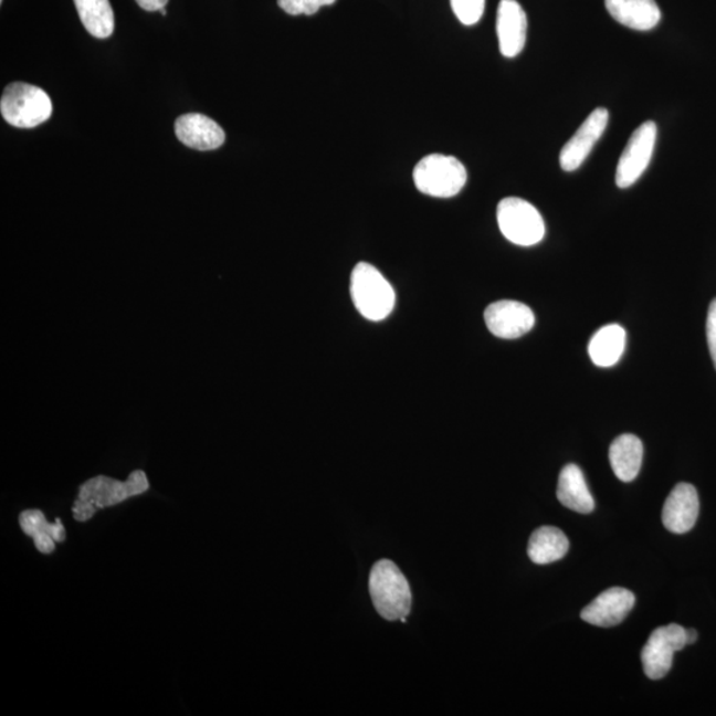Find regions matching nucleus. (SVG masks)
I'll return each mask as SVG.
<instances>
[{
    "label": "nucleus",
    "mask_w": 716,
    "mask_h": 716,
    "mask_svg": "<svg viewBox=\"0 0 716 716\" xmlns=\"http://www.w3.org/2000/svg\"><path fill=\"white\" fill-rule=\"evenodd\" d=\"M699 496L693 484L680 483L667 496L662 510L663 526L673 534H686L698 520Z\"/></svg>",
    "instance_id": "nucleus-13"
},
{
    "label": "nucleus",
    "mask_w": 716,
    "mask_h": 716,
    "mask_svg": "<svg viewBox=\"0 0 716 716\" xmlns=\"http://www.w3.org/2000/svg\"><path fill=\"white\" fill-rule=\"evenodd\" d=\"M176 135L183 145L196 150H214L224 143V130L214 119L199 113H189L178 117Z\"/></svg>",
    "instance_id": "nucleus-14"
},
{
    "label": "nucleus",
    "mask_w": 716,
    "mask_h": 716,
    "mask_svg": "<svg viewBox=\"0 0 716 716\" xmlns=\"http://www.w3.org/2000/svg\"><path fill=\"white\" fill-rule=\"evenodd\" d=\"M608 122L609 112L606 108H597L590 113L560 151V166L564 171H575L586 162L590 151L606 131Z\"/></svg>",
    "instance_id": "nucleus-10"
},
{
    "label": "nucleus",
    "mask_w": 716,
    "mask_h": 716,
    "mask_svg": "<svg viewBox=\"0 0 716 716\" xmlns=\"http://www.w3.org/2000/svg\"><path fill=\"white\" fill-rule=\"evenodd\" d=\"M455 17L464 25H474L483 17L486 0H451Z\"/></svg>",
    "instance_id": "nucleus-22"
},
{
    "label": "nucleus",
    "mask_w": 716,
    "mask_h": 716,
    "mask_svg": "<svg viewBox=\"0 0 716 716\" xmlns=\"http://www.w3.org/2000/svg\"><path fill=\"white\" fill-rule=\"evenodd\" d=\"M484 322L494 336L514 340L534 328L535 315L526 304L501 301L489 304L484 310Z\"/></svg>",
    "instance_id": "nucleus-9"
},
{
    "label": "nucleus",
    "mask_w": 716,
    "mask_h": 716,
    "mask_svg": "<svg viewBox=\"0 0 716 716\" xmlns=\"http://www.w3.org/2000/svg\"><path fill=\"white\" fill-rule=\"evenodd\" d=\"M136 2L145 11H159L165 9L169 0H136Z\"/></svg>",
    "instance_id": "nucleus-26"
},
{
    "label": "nucleus",
    "mask_w": 716,
    "mask_h": 716,
    "mask_svg": "<svg viewBox=\"0 0 716 716\" xmlns=\"http://www.w3.org/2000/svg\"><path fill=\"white\" fill-rule=\"evenodd\" d=\"M0 112L17 128L31 129L43 124L52 115V103L49 95L35 85L12 83L6 86L0 99Z\"/></svg>",
    "instance_id": "nucleus-4"
},
{
    "label": "nucleus",
    "mask_w": 716,
    "mask_h": 716,
    "mask_svg": "<svg viewBox=\"0 0 716 716\" xmlns=\"http://www.w3.org/2000/svg\"><path fill=\"white\" fill-rule=\"evenodd\" d=\"M659 128L654 122L643 123L633 131L626 148L617 166L615 183L620 189H628L633 186L652 161Z\"/></svg>",
    "instance_id": "nucleus-8"
},
{
    "label": "nucleus",
    "mask_w": 716,
    "mask_h": 716,
    "mask_svg": "<svg viewBox=\"0 0 716 716\" xmlns=\"http://www.w3.org/2000/svg\"><path fill=\"white\" fill-rule=\"evenodd\" d=\"M686 646V629L678 623L655 629L642 649L643 673L650 680H662L672 668L674 653Z\"/></svg>",
    "instance_id": "nucleus-7"
},
{
    "label": "nucleus",
    "mask_w": 716,
    "mask_h": 716,
    "mask_svg": "<svg viewBox=\"0 0 716 716\" xmlns=\"http://www.w3.org/2000/svg\"><path fill=\"white\" fill-rule=\"evenodd\" d=\"M80 20L85 30L97 39L109 38L115 31V15H113L109 0H73Z\"/></svg>",
    "instance_id": "nucleus-21"
},
{
    "label": "nucleus",
    "mask_w": 716,
    "mask_h": 716,
    "mask_svg": "<svg viewBox=\"0 0 716 716\" xmlns=\"http://www.w3.org/2000/svg\"><path fill=\"white\" fill-rule=\"evenodd\" d=\"M626 331L620 325L610 324L596 331L588 351L597 367L610 368L620 361L625 350Z\"/></svg>",
    "instance_id": "nucleus-19"
},
{
    "label": "nucleus",
    "mask_w": 716,
    "mask_h": 716,
    "mask_svg": "<svg viewBox=\"0 0 716 716\" xmlns=\"http://www.w3.org/2000/svg\"><path fill=\"white\" fill-rule=\"evenodd\" d=\"M698 632L695 629H686V642L687 645H693V643L698 640Z\"/></svg>",
    "instance_id": "nucleus-27"
},
{
    "label": "nucleus",
    "mask_w": 716,
    "mask_h": 716,
    "mask_svg": "<svg viewBox=\"0 0 716 716\" xmlns=\"http://www.w3.org/2000/svg\"><path fill=\"white\" fill-rule=\"evenodd\" d=\"M556 494L564 507L579 514L593 513V496L590 494L582 471L576 464H567L561 470Z\"/></svg>",
    "instance_id": "nucleus-16"
},
{
    "label": "nucleus",
    "mask_w": 716,
    "mask_h": 716,
    "mask_svg": "<svg viewBox=\"0 0 716 716\" xmlns=\"http://www.w3.org/2000/svg\"><path fill=\"white\" fill-rule=\"evenodd\" d=\"M371 600L385 620L407 622L411 609V590L407 577L393 561L380 560L369 577Z\"/></svg>",
    "instance_id": "nucleus-1"
},
{
    "label": "nucleus",
    "mask_w": 716,
    "mask_h": 716,
    "mask_svg": "<svg viewBox=\"0 0 716 716\" xmlns=\"http://www.w3.org/2000/svg\"><path fill=\"white\" fill-rule=\"evenodd\" d=\"M607 10L615 22L635 31H650L661 22L655 0H606Z\"/></svg>",
    "instance_id": "nucleus-15"
},
{
    "label": "nucleus",
    "mask_w": 716,
    "mask_h": 716,
    "mask_svg": "<svg viewBox=\"0 0 716 716\" xmlns=\"http://www.w3.org/2000/svg\"><path fill=\"white\" fill-rule=\"evenodd\" d=\"M417 189L435 198L460 194L467 182V170L460 159L444 155H429L413 171Z\"/></svg>",
    "instance_id": "nucleus-3"
},
{
    "label": "nucleus",
    "mask_w": 716,
    "mask_h": 716,
    "mask_svg": "<svg viewBox=\"0 0 716 716\" xmlns=\"http://www.w3.org/2000/svg\"><path fill=\"white\" fill-rule=\"evenodd\" d=\"M0 2H3V0H0Z\"/></svg>",
    "instance_id": "nucleus-29"
},
{
    "label": "nucleus",
    "mask_w": 716,
    "mask_h": 716,
    "mask_svg": "<svg viewBox=\"0 0 716 716\" xmlns=\"http://www.w3.org/2000/svg\"><path fill=\"white\" fill-rule=\"evenodd\" d=\"M148 489L149 481L145 471L136 470L129 474L125 482L105 475L91 477L80 486L77 499L92 504L98 509L116 506V504L123 503L131 496L141 495Z\"/></svg>",
    "instance_id": "nucleus-6"
},
{
    "label": "nucleus",
    "mask_w": 716,
    "mask_h": 716,
    "mask_svg": "<svg viewBox=\"0 0 716 716\" xmlns=\"http://www.w3.org/2000/svg\"><path fill=\"white\" fill-rule=\"evenodd\" d=\"M336 0H277L278 7L289 15H314L324 6L334 4Z\"/></svg>",
    "instance_id": "nucleus-23"
},
{
    "label": "nucleus",
    "mask_w": 716,
    "mask_h": 716,
    "mask_svg": "<svg viewBox=\"0 0 716 716\" xmlns=\"http://www.w3.org/2000/svg\"><path fill=\"white\" fill-rule=\"evenodd\" d=\"M643 444L639 436L622 434L609 449V461L613 473L622 482H632L642 466Z\"/></svg>",
    "instance_id": "nucleus-17"
},
{
    "label": "nucleus",
    "mask_w": 716,
    "mask_h": 716,
    "mask_svg": "<svg viewBox=\"0 0 716 716\" xmlns=\"http://www.w3.org/2000/svg\"><path fill=\"white\" fill-rule=\"evenodd\" d=\"M527 30V13L520 3L516 0H501L497 7L496 32L504 57L519 55L526 45Z\"/></svg>",
    "instance_id": "nucleus-12"
},
{
    "label": "nucleus",
    "mask_w": 716,
    "mask_h": 716,
    "mask_svg": "<svg viewBox=\"0 0 716 716\" xmlns=\"http://www.w3.org/2000/svg\"><path fill=\"white\" fill-rule=\"evenodd\" d=\"M496 217L504 238L522 248L540 243L546 235V224L540 212L522 198L502 199L497 204Z\"/></svg>",
    "instance_id": "nucleus-5"
},
{
    "label": "nucleus",
    "mask_w": 716,
    "mask_h": 716,
    "mask_svg": "<svg viewBox=\"0 0 716 716\" xmlns=\"http://www.w3.org/2000/svg\"><path fill=\"white\" fill-rule=\"evenodd\" d=\"M634 606L635 596L629 589L610 588L582 609L581 620L590 625L612 628L625 620Z\"/></svg>",
    "instance_id": "nucleus-11"
},
{
    "label": "nucleus",
    "mask_w": 716,
    "mask_h": 716,
    "mask_svg": "<svg viewBox=\"0 0 716 716\" xmlns=\"http://www.w3.org/2000/svg\"><path fill=\"white\" fill-rule=\"evenodd\" d=\"M706 330L709 355L716 369V298L709 304Z\"/></svg>",
    "instance_id": "nucleus-24"
},
{
    "label": "nucleus",
    "mask_w": 716,
    "mask_h": 716,
    "mask_svg": "<svg viewBox=\"0 0 716 716\" xmlns=\"http://www.w3.org/2000/svg\"><path fill=\"white\" fill-rule=\"evenodd\" d=\"M568 549V537L556 527L537 528L528 543L529 559L540 566L561 560Z\"/></svg>",
    "instance_id": "nucleus-20"
},
{
    "label": "nucleus",
    "mask_w": 716,
    "mask_h": 716,
    "mask_svg": "<svg viewBox=\"0 0 716 716\" xmlns=\"http://www.w3.org/2000/svg\"><path fill=\"white\" fill-rule=\"evenodd\" d=\"M20 528L27 536L35 541L39 552L49 555L55 549L56 543L65 539V528L62 520L56 519L55 524L46 522L44 514L39 509H27L19 515Z\"/></svg>",
    "instance_id": "nucleus-18"
},
{
    "label": "nucleus",
    "mask_w": 716,
    "mask_h": 716,
    "mask_svg": "<svg viewBox=\"0 0 716 716\" xmlns=\"http://www.w3.org/2000/svg\"><path fill=\"white\" fill-rule=\"evenodd\" d=\"M96 507H93L92 504L83 501L76 499V502L73 503L72 513L73 517H75V520L77 522L90 520L91 517L96 514Z\"/></svg>",
    "instance_id": "nucleus-25"
},
{
    "label": "nucleus",
    "mask_w": 716,
    "mask_h": 716,
    "mask_svg": "<svg viewBox=\"0 0 716 716\" xmlns=\"http://www.w3.org/2000/svg\"><path fill=\"white\" fill-rule=\"evenodd\" d=\"M355 307L370 322L385 320L394 309L396 292L375 265L358 263L350 276Z\"/></svg>",
    "instance_id": "nucleus-2"
},
{
    "label": "nucleus",
    "mask_w": 716,
    "mask_h": 716,
    "mask_svg": "<svg viewBox=\"0 0 716 716\" xmlns=\"http://www.w3.org/2000/svg\"><path fill=\"white\" fill-rule=\"evenodd\" d=\"M159 11H161L162 15L166 17V10L165 9L159 10Z\"/></svg>",
    "instance_id": "nucleus-28"
}]
</instances>
